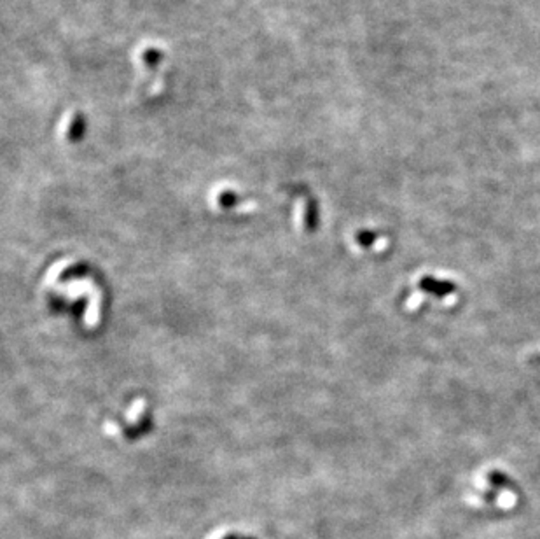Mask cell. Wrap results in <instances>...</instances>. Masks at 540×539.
Here are the masks:
<instances>
[{"mask_svg":"<svg viewBox=\"0 0 540 539\" xmlns=\"http://www.w3.org/2000/svg\"><path fill=\"white\" fill-rule=\"evenodd\" d=\"M429 282L432 284V286H423V287H425V289H429V291H434V293H450V291L453 289V287H451V284L437 282V280H434V282L432 280H429Z\"/></svg>","mask_w":540,"mask_h":539,"instance_id":"cell-1","label":"cell"}]
</instances>
